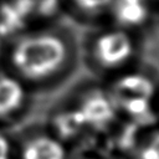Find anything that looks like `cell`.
<instances>
[{
	"mask_svg": "<svg viewBox=\"0 0 159 159\" xmlns=\"http://www.w3.org/2000/svg\"><path fill=\"white\" fill-rule=\"evenodd\" d=\"M139 159H159V130L153 133L140 147Z\"/></svg>",
	"mask_w": 159,
	"mask_h": 159,
	"instance_id": "8fae6325",
	"label": "cell"
},
{
	"mask_svg": "<svg viewBox=\"0 0 159 159\" xmlns=\"http://www.w3.org/2000/svg\"><path fill=\"white\" fill-rule=\"evenodd\" d=\"M75 2L87 12H99L112 4V0H75Z\"/></svg>",
	"mask_w": 159,
	"mask_h": 159,
	"instance_id": "7c38bea8",
	"label": "cell"
},
{
	"mask_svg": "<svg viewBox=\"0 0 159 159\" xmlns=\"http://www.w3.org/2000/svg\"><path fill=\"white\" fill-rule=\"evenodd\" d=\"M55 125L61 135L68 138L76 135L84 128L83 120L76 108L61 112L55 120Z\"/></svg>",
	"mask_w": 159,
	"mask_h": 159,
	"instance_id": "9c48e42d",
	"label": "cell"
},
{
	"mask_svg": "<svg viewBox=\"0 0 159 159\" xmlns=\"http://www.w3.org/2000/svg\"><path fill=\"white\" fill-rule=\"evenodd\" d=\"M31 12L21 0H7L0 4V36L20 32L31 17Z\"/></svg>",
	"mask_w": 159,
	"mask_h": 159,
	"instance_id": "277c9868",
	"label": "cell"
},
{
	"mask_svg": "<svg viewBox=\"0 0 159 159\" xmlns=\"http://www.w3.org/2000/svg\"><path fill=\"white\" fill-rule=\"evenodd\" d=\"M111 5L117 21L125 26L142 25L149 14L145 0H112Z\"/></svg>",
	"mask_w": 159,
	"mask_h": 159,
	"instance_id": "ba28073f",
	"label": "cell"
},
{
	"mask_svg": "<svg viewBox=\"0 0 159 159\" xmlns=\"http://www.w3.org/2000/svg\"><path fill=\"white\" fill-rule=\"evenodd\" d=\"M76 109L78 111L84 127L101 128L111 123L116 114L113 101L101 92L89 93Z\"/></svg>",
	"mask_w": 159,
	"mask_h": 159,
	"instance_id": "3957f363",
	"label": "cell"
},
{
	"mask_svg": "<svg viewBox=\"0 0 159 159\" xmlns=\"http://www.w3.org/2000/svg\"><path fill=\"white\" fill-rule=\"evenodd\" d=\"M25 89L15 77L0 76V118L7 117L16 112L24 103Z\"/></svg>",
	"mask_w": 159,
	"mask_h": 159,
	"instance_id": "52a82bcc",
	"label": "cell"
},
{
	"mask_svg": "<svg viewBox=\"0 0 159 159\" xmlns=\"http://www.w3.org/2000/svg\"><path fill=\"white\" fill-rule=\"evenodd\" d=\"M114 89L119 102L129 98L152 99L154 94V84L150 81V78L138 72L122 76L116 82Z\"/></svg>",
	"mask_w": 159,
	"mask_h": 159,
	"instance_id": "5b68a950",
	"label": "cell"
},
{
	"mask_svg": "<svg viewBox=\"0 0 159 159\" xmlns=\"http://www.w3.org/2000/svg\"><path fill=\"white\" fill-rule=\"evenodd\" d=\"M0 159H10V143L2 132H0Z\"/></svg>",
	"mask_w": 159,
	"mask_h": 159,
	"instance_id": "4fadbf2b",
	"label": "cell"
},
{
	"mask_svg": "<svg viewBox=\"0 0 159 159\" xmlns=\"http://www.w3.org/2000/svg\"><path fill=\"white\" fill-rule=\"evenodd\" d=\"M133 50L132 37L122 30L106 31L94 42L96 58L104 67L120 66L132 56Z\"/></svg>",
	"mask_w": 159,
	"mask_h": 159,
	"instance_id": "7a4b0ae2",
	"label": "cell"
},
{
	"mask_svg": "<svg viewBox=\"0 0 159 159\" xmlns=\"http://www.w3.org/2000/svg\"><path fill=\"white\" fill-rule=\"evenodd\" d=\"M1 41H2V37L0 36V50H1Z\"/></svg>",
	"mask_w": 159,
	"mask_h": 159,
	"instance_id": "5bb4252c",
	"label": "cell"
},
{
	"mask_svg": "<svg viewBox=\"0 0 159 159\" xmlns=\"http://www.w3.org/2000/svg\"><path fill=\"white\" fill-rule=\"evenodd\" d=\"M22 159H66V149L53 137L37 135L24 145Z\"/></svg>",
	"mask_w": 159,
	"mask_h": 159,
	"instance_id": "8992f818",
	"label": "cell"
},
{
	"mask_svg": "<svg viewBox=\"0 0 159 159\" xmlns=\"http://www.w3.org/2000/svg\"><path fill=\"white\" fill-rule=\"evenodd\" d=\"M32 16H51L53 15L58 6L60 0H21Z\"/></svg>",
	"mask_w": 159,
	"mask_h": 159,
	"instance_id": "30bf717a",
	"label": "cell"
},
{
	"mask_svg": "<svg viewBox=\"0 0 159 159\" xmlns=\"http://www.w3.org/2000/svg\"><path fill=\"white\" fill-rule=\"evenodd\" d=\"M66 57V43L51 32L22 36L11 51L14 67L30 80H42L51 76L63 65Z\"/></svg>",
	"mask_w": 159,
	"mask_h": 159,
	"instance_id": "6da1fadb",
	"label": "cell"
}]
</instances>
